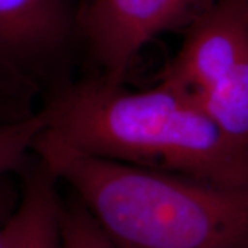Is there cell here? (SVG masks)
Here are the masks:
<instances>
[{"instance_id": "obj_4", "label": "cell", "mask_w": 248, "mask_h": 248, "mask_svg": "<svg viewBox=\"0 0 248 248\" xmlns=\"http://www.w3.org/2000/svg\"><path fill=\"white\" fill-rule=\"evenodd\" d=\"M217 0H87L80 39L102 80L124 84L134 58L156 36L185 31Z\"/></svg>"}, {"instance_id": "obj_3", "label": "cell", "mask_w": 248, "mask_h": 248, "mask_svg": "<svg viewBox=\"0 0 248 248\" xmlns=\"http://www.w3.org/2000/svg\"><path fill=\"white\" fill-rule=\"evenodd\" d=\"M80 39L72 0H0V122L36 113L33 104L71 80L66 73Z\"/></svg>"}, {"instance_id": "obj_1", "label": "cell", "mask_w": 248, "mask_h": 248, "mask_svg": "<svg viewBox=\"0 0 248 248\" xmlns=\"http://www.w3.org/2000/svg\"><path fill=\"white\" fill-rule=\"evenodd\" d=\"M39 109L46 133L76 151L248 189V145L225 135L189 91L170 81L133 91L97 75L68 80Z\"/></svg>"}, {"instance_id": "obj_7", "label": "cell", "mask_w": 248, "mask_h": 248, "mask_svg": "<svg viewBox=\"0 0 248 248\" xmlns=\"http://www.w3.org/2000/svg\"><path fill=\"white\" fill-rule=\"evenodd\" d=\"M195 98L222 133L248 145V61Z\"/></svg>"}, {"instance_id": "obj_9", "label": "cell", "mask_w": 248, "mask_h": 248, "mask_svg": "<svg viewBox=\"0 0 248 248\" xmlns=\"http://www.w3.org/2000/svg\"><path fill=\"white\" fill-rule=\"evenodd\" d=\"M61 248H116L76 195L60 207Z\"/></svg>"}, {"instance_id": "obj_2", "label": "cell", "mask_w": 248, "mask_h": 248, "mask_svg": "<svg viewBox=\"0 0 248 248\" xmlns=\"http://www.w3.org/2000/svg\"><path fill=\"white\" fill-rule=\"evenodd\" d=\"M32 153L116 248H248V189L91 156L43 133Z\"/></svg>"}, {"instance_id": "obj_6", "label": "cell", "mask_w": 248, "mask_h": 248, "mask_svg": "<svg viewBox=\"0 0 248 248\" xmlns=\"http://www.w3.org/2000/svg\"><path fill=\"white\" fill-rule=\"evenodd\" d=\"M21 170L17 211L0 229V248H61L58 179L40 160Z\"/></svg>"}, {"instance_id": "obj_8", "label": "cell", "mask_w": 248, "mask_h": 248, "mask_svg": "<svg viewBox=\"0 0 248 248\" xmlns=\"http://www.w3.org/2000/svg\"><path fill=\"white\" fill-rule=\"evenodd\" d=\"M46 127L47 119L42 109L21 120L0 122V177L27 166L36 138Z\"/></svg>"}, {"instance_id": "obj_10", "label": "cell", "mask_w": 248, "mask_h": 248, "mask_svg": "<svg viewBox=\"0 0 248 248\" xmlns=\"http://www.w3.org/2000/svg\"><path fill=\"white\" fill-rule=\"evenodd\" d=\"M0 229H1V228H0Z\"/></svg>"}, {"instance_id": "obj_5", "label": "cell", "mask_w": 248, "mask_h": 248, "mask_svg": "<svg viewBox=\"0 0 248 248\" xmlns=\"http://www.w3.org/2000/svg\"><path fill=\"white\" fill-rule=\"evenodd\" d=\"M248 61V0H217L185 29V40L159 79L193 97Z\"/></svg>"}]
</instances>
